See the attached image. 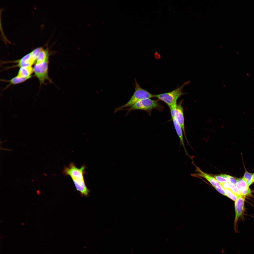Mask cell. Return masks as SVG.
<instances>
[{
	"label": "cell",
	"mask_w": 254,
	"mask_h": 254,
	"mask_svg": "<svg viewBox=\"0 0 254 254\" xmlns=\"http://www.w3.org/2000/svg\"><path fill=\"white\" fill-rule=\"evenodd\" d=\"M220 185L224 189H228L238 195H242L239 191L237 188L235 186L230 183H220Z\"/></svg>",
	"instance_id": "cell-14"
},
{
	"label": "cell",
	"mask_w": 254,
	"mask_h": 254,
	"mask_svg": "<svg viewBox=\"0 0 254 254\" xmlns=\"http://www.w3.org/2000/svg\"><path fill=\"white\" fill-rule=\"evenodd\" d=\"M135 91L129 101L124 105L114 109V113L123 110L124 108L130 107L140 101L147 98L154 97V95L149 92L147 90L141 88L138 83L135 79Z\"/></svg>",
	"instance_id": "cell-2"
},
{
	"label": "cell",
	"mask_w": 254,
	"mask_h": 254,
	"mask_svg": "<svg viewBox=\"0 0 254 254\" xmlns=\"http://www.w3.org/2000/svg\"><path fill=\"white\" fill-rule=\"evenodd\" d=\"M86 167L84 165L80 168L77 167L73 162L70 163L68 167L66 166L63 171V173L66 176H69L72 180L76 190L82 196L88 197L90 190L86 186L84 177L86 173Z\"/></svg>",
	"instance_id": "cell-1"
},
{
	"label": "cell",
	"mask_w": 254,
	"mask_h": 254,
	"mask_svg": "<svg viewBox=\"0 0 254 254\" xmlns=\"http://www.w3.org/2000/svg\"><path fill=\"white\" fill-rule=\"evenodd\" d=\"M32 77V76L28 78H24L16 76L10 80L7 81L10 83V84L15 85L24 82Z\"/></svg>",
	"instance_id": "cell-15"
},
{
	"label": "cell",
	"mask_w": 254,
	"mask_h": 254,
	"mask_svg": "<svg viewBox=\"0 0 254 254\" xmlns=\"http://www.w3.org/2000/svg\"><path fill=\"white\" fill-rule=\"evenodd\" d=\"M237 179L235 178L228 175V180L229 182L234 186L236 185Z\"/></svg>",
	"instance_id": "cell-20"
},
{
	"label": "cell",
	"mask_w": 254,
	"mask_h": 254,
	"mask_svg": "<svg viewBox=\"0 0 254 254\" xmlns=\"http://www.w3.org/2000/svg\"><path fill=\"white\" fill-rule=\"evenodd\" d=\"M196 167V171L199 173L196 175H198L205 178L212 185L213 187L224 190L220 184L214 177L204 172L198 167Z\"/></svg>",
	"instance_id": "cell-9"
},
{
	"label": "cell",
	"mask_w": 254,
	"mask_h": 254,
	"mask_svg": "<svg viewBox=\"0 0 254 254\" xmlns=\"http://www.w3.org/2000/svg\"><path fill=\"white\" fill-rule=\"evenodd\" d=\"M253 183L254 182V173L253 175Z\"/></svg>",
	"instance_id": "cell-23"
},
{
	"label": "cell",
	"mask_w": 254,
	"mask_h": 254,
	"mask_svg": "<svg viewBox=\"0 0 254 254\" xmlns=\"http://www.w3.org/2000/svg\"><path fill=\"white\" fill-rule=\"evenodd\" d=\"M33 72V69L31 66L22 67L20 68L17 76L20 77L28 78L32 76L31 74Z\"/></svg>",
	"instance_id": "cell-12"
},
{
	"label": "cell",
	"mask_w": 254,
	"mask_h": 254,
	"mask_svg": "<svg viewBox=\"0 0 254 254\" xmlns=\"http://www.w3.org/2000/svg\"><path fill=\"white\" fill-rule=\"evenodd\" d=\"M43 49V48L41 47H38L34 49L30 52L32 60L34 64L36 62L39 55Z\"/></svg>",
	"instance_id": "cell-17"
},
{
	"label": "cell",
	"mask_w": 254,
	"mask_h": 254,
	"mask_svg": "<svg viewBox=\"0 0 254 254\" xmlns=\"http://www.w3.org/2000/svg\"><path fill=\"white\" fill-rule=\"evenodd\" d=\"M221 194L225 196H226V194L223 189H222L214 187Z\"/></svg>",
	"instance_id": "cell-21"
},
{
	"label": "cell",
	"mask_w": 254,
	"mask_h": 254,
	"mask_svg": "<svg viewBox=\"0 0 254 254\" xmlns=\"http://www.w3.org/2000/svg\"><path fill=\"white\" fill-rule=\"evenodd\" d=\"M49 55V51L48 48L45 49H43L38 56L36 64L42 63L48 59Z\"/></svg>",
	"instance_id": "cell-13"
},
{
	"label": "cell",
	"mask_w": 254,
	"mask_h": 254,
	"mask_svg": "<svg viewBox=\"0 0 254 254\" xmlns=\"http://www.w3.org/2000/svg\"><path fill=\"white\" fill-rule=\"evenodd\" d=\"M48 59L42 63L36 64L33 68L34 75L39 79L40 84L44 83L46 80L52 82L48 74Z\"/></svg>",
	"instance_id": "cell-5"
},
{
	"label": "cell",
	"mask_w": 254,
	"mask_h": 254,
	"mask_svg": "<svg viewBox=\"0 0 254 254\" xmlns=\"http://www.w3.org/2000/svg\"><path fill=\"white\" fill-rule=\"evenodd\" d=\"M18 64L16 66L20 68L31 66L34 64L32 60L30 53L23 57L20 60L16 61Z\"/></svg>",
	"instance_id": "cell-11"
},
{
	"label": "cell",
	"mask_w": 254,
	"mask_h": 254,
	"mask_svg": "<svg viewBox=\"0 0 254 254\" xmlns=\"http://www.w3.org/2000/svg\"><path fill=\"white\" fill-rule=\"evenodd\" d=\"M226 196L233 201H235L238 198L239 195H238L228 189H224Z\"/></svg>",
	"instance_id": "cell-18"
},
{
	"label": "cell",
	"mask_w": 254,
	"mask_h": 254,
	"mask_svg": "<svg viewBox=\"0 0 254 254\" xmlns=\"http://www.w3.org/2000/svg\"><path fill=\"white\" fill-rule=\"evenodd\" d=\"M41 193L40 190H37L36 191V194L38 195L39 194Z\"/></svg>",
	"instance_id": "cell-22"
},
{
	"label": "cell",
	"mask_w": 254,
	"mask_h": 254,
	"mask_svg": "<svg viewBox=\"0 0 254 254\" xmlns=\"http://www.w3.org/2000/svg\"><path fill=\"white\" fill-rule=\"evenodd\" d=\"M190 83L189 81L185 82L181 86L171 91L154 95V97L164 102L170 108L172 105L177 104V101L180 97L187 93L183 92L182 90L185 85Z\"/></svg>",
	"instance_id": "cell-3"
},
{
	"label": "cell",
	"mask_w": 254,
	"mask_h": 254,
	"mask_svg": "<svg viewBox=\"0 0 254 254\" xmlns=\"http://www.w3.org/2000/svg\"><path fill=\"white\" fill-rule=\"evenodd\" d=\"M160 107L158 100L147 98L140 101L130 107L124 108L123 110L127 111L126 115H127L131 111L136 110L144 111L150 114L152 110L158 109Z\"/></svg>",
	"instance_id": "cell-4"
},
{
	"label": "cell",
	"mask_w": 254,
	"mask_h": 254,
	"mask_svg": "<svg viewBox=\"0 0 254 254\" xmlns=\"http://www.w3.org/2000/svg\"><path fill=\"white\" fill-rule=\"evenodd\" d=\"M182 101H181L178 104H177L175 118L178 123L182 128L187 143L189 144L185 131L184 109L182 105Z\"/></svg>",
	"instance_id": "cell-7"
},
{
	"label": "cell",
	"mask_w": 254,
	"mask_h": 254,
	"mask_svg": "<svg viewBox=\"0 0 254 254\" xmlns=\"http://www.w3.org/2000/svg\"><path fill=\"white\" fill-rule=\"evenodd\" d=\"M246 197L239 195L237 199L235 202L234 207L235 216L234 220V226L235 227L238 218L243 215L244 210V202Z\"/></svg>",
	"instance_id": "cell-6"
},
{
	"label": "cell",
	"mask_w": 254,
	"mask_h": 254,
	"mask_svg": "<svg viewBox=\"0 0 254 254\" xmlns=\"http://www.w3.org/2000/svg\"><path fill=\"white\" fill-rule=\"evenodd\" d=\"M24 223H23L21 224V225H24Z\"/></svg>",
	"instance_id": "cell-24"
},
{
	"label": "cell",
	"mask_w": 254,
	"mask_h": 254,
	"mask_svg": "<svg viewBox=\"0 0 254 254\" xmlns=\"http://www.w3.org/2000/svg\"><path fill=\"white\" fill-rule=\"evenodd\" d=\"M245 173L243 179L245 181L248 186H250L253 183V174L248 172L244 166Z\"/></svg>",
	"instance_id": "cell-16"
},
{
	"label": "cell",
	"mask_w": 254,
	"mask_h": 254,
	"mask_svg": "<svg viewBox=\"0 0 254 254\" xmlns=\"http://www.w3.org/2000/svg\"><path fill=\"white\" fill-rule=\"evenodd\" d=\"M235 186L242 195L246 197L251 195V191L242 178L237 179Z\"/></svg>",
	"instance_id": "cell-8"
},
{
	"label": "cell",
	"mask_w": 254,
	"mask_h": 254,
	"mask_svg": "<svg viewBox=\"0 0 254 254\" xmlns=\"http://www.w3.org/2000/svg\"><path fill=\"white\" fill-rule=\"evenodd\" d=\"M171 119L177 134L180 139V145H182L183 147L186 155L189 156L185 146L183 135V132L182 129L178 123L175 117Z\"/></svg>",
	"instance_id": "cell-10"
},
{
	"label": "cell",
	"mask_w": 254,
	"mask_h": 254,
	"mask_svg": "<svg viewBox=\"0 0 254 254\" xmlns=\"http://www.w3.org/2000/svg\"><path fill=\"white\" fill-rule=\"evenodd\" d=\"M215 179L220 183H229L228 180L225 178L220 176L219 175L214 176Z\"/></svg>",
	"instance_id": "cell-19"
}]
</instances>
